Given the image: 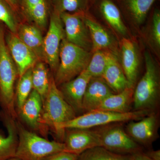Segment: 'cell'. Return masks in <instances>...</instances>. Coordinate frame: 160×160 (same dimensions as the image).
<instances>
[{"mask_svg":"<svg viewBox=\"0 0 160 160\" xmlns=\"http://www.w3.org/2000/svg\"><path fill=\"white\" fill-rule=\"evenodd\" d=\"M77 116L56 85L53 76H52L49 90L43 101L41 124L52 132L56 141L63 143L65 131L62 130L61 126Z\"/></svg>","mask_w":160,"mask_h":160,"instance_id":"cell-1","label":"cell"},{"mask_svg":"<svg viewBox=\"0 0 160 160\" xmlns=\"http://www.w3.org/2000/svg\"><path fill=\"white\" fill-rule=\"evenodd\" d=\"M18 76L17 68L7 48L4 28L0 24V107L15 119L18 118L15 90Z\"/></svg>","mask_w":160,"mask_h":160,"instance_id":"cell-2","label":"cell"},{"mask_svg":"<svg viewBox=\"0 0 160 160\" xmlns=\"http://www.w3.org/2000/svg\"><path fill=\"white\" fill-rule=\"evenodd\" d=\"M17 119L18 143L15 157L21 160H46L56 153L65 151L64 143L49 141L26 129Z\"/></svg>","mask_w":160,"mask_h":160,"instance_id":"cell-3","label":"cell"},{"mask_svg":"<svg viewBox=\"0 0 160 160\" xmlns=\"http://www.w3.org/2000/svg\"><path fill=\"white\" fill-rule=\"evenodd\" d=\"M90 52L66 39L60 45L59 63L53 79L58 86L76 78L87 68L91 59Z\"/></svg>","mask_w":160,"mask_h":160,"instance_id":"cell-4","label":"cell"},{"mask_svg":"<svg viewBox=\"0 0 160 160\" xmlns=\"http://www.w3.org/2000/svg\"><path fill=\"white\" fill-rule=\"evenodd\" d=\"M146 71L138 83L133 92L134 110H150L158 103L160 82L158 70L149 52L145 55Z\"/></svg>","mask_w":160,"mask_h":160,"instance_id":"cell-5","label":"cell"},{"mask_svg":"<svg viewBox=\"0 0 160 160\" xmlns=\"http://www.w3.org/2000/svg\"><path fill=\"white\" fill-rule=\"evenodd\" d=\"M148 110H133L121 113L106 110H96L85 112L64 123L61 129H91L115 123L138 121L150 113Z\"/></svg>","mask_w":160,"mask_h":160,"instance_id":"cell-6","label":"cell"},{"mask_svg":"<svg viewBox=\"0 0 160 160\" xmlns=\"http://www.w3.org/2000/svg\"><path fill=\"white\" fill-rule=\"evenodd\" d=\"M112 124L94 129L99 140L100 146L118 154L133 155L142 152L139 144L135 142L122 126Z\"/></svg>","mask_w":160,"mask_h":160,"instance_id":"cell-7","label":"cell"},{"mask_svg":"<svg viewBox=\"0 0 160 160\" xmlns=\"http://www.w3.org/2000/svg\"><path fill=\"white\" fill-rule=\"evenodd\" d=\"M62 25L60 14L53 10L50 16L48 31L44 38V50L46 63L54 74L59 63L60 45L65 35Z\"/></svg>","mask_w":160,"mask_h":160,"instance_id":"cell-8","label":"cell"},{"mask_svg":"<svg viewBox=\"0 0 160 160\" xmlns=\"http://www.w3.org/2000/svg\"><path fill=\"white\" fill-rule=\"evenodd\" d=\"M82 14L62 12L59 14L65 26L66 39L69 42L90 52L92 50L91 37L83 20Z\"/></svg>","mask_w":160,"mask_h":160,"instance_id":"cell-9","label":"cell"},{"mask_svg":"<svg viewBox=\"0 0 160 160\" xmlns=\"http://www.w3.org/2000/svg\"><path fill=\"white\" fill-rule=\"evenodd\" d=\"M43 101L41 96L32 89L29 97L18 111V117L31 129L47 139L49 130L41 123Z\"/></svg>","mask_w":160,"mask_h":160,"instance_id":"cell-10","label":"cell"},{"mask_svg":"<svg viewBox=\"0 0 160 160\" xmlns=\"http://www.w3.org/2000/svg\"><path fill=\"white\" fill-rule=\"evenodd\" d=\"M5 40L9 53L17 68L19 77L39 61L34 52L16 34L9 31L5 34Z\"/></svg>","mask_w":160,"mask_h":160,"instance_id":"cell-11","label":"cell"},{"mask_svg":"<svg viewBox=\"0 0 160 160\" xmlns=\"http://www.w3.org/2000/svg\"><path fill=\"white\" fill-rule=\"evenodd\" d=\"M158 117L154 112L139 120L129 121L126 126V132L138 144L149 145L158 136Z\"/></svg>","mask_w":160,"mask_h":160,"instance_id":"cell-12","label":"cell"},{"mask_svg":"<svg viewBox=\"0 0 160 160\" xmlns=\"http://www.w3.org/2000/svg\"><path fill=\"white\" fill-rule=\"evenodd\" d=\"M65 151L79 155L88 149L100 146L94 129H66L64 141Z\"/></svg>","mask_w":160,"mask_h":160,"instance_id":"cell-13","label":"cell"},{"mask_svg":"<svg viewBox=\"0 0 160 160\" xmlns=\"http://www.w3.org/2000/svg\"><path fill=\"white\" fill-rule=\"evenodd\" d=\"M92 78L85 69L76 78L58 86L63 97L76 113L82 111V101L86 87Z\"/></svg>","mask_w":160,"mask_h":160,"instance_id":"cell-14","label":"cell"},{"mask_svg":"<svg viewBox=\"0 0 160 160\" xmlns=\"http://www.w3.org/2000/svg\"><path fill=\"white\" fill-rule=\"evenodd\" d=\"M114 93L102 77L92 78L82 101L83 112L96 110L106 98Z\"/></svg>","mask_w":160,"mask_h":160,"instance_id":"cell-15","label":"cell"},{"mask_svg":"<svg viewBox=\"0 0 160 160\" xmlns=\"http://www.w3.org/2000/svg\"><path fill=\"white\" fill-rule=\"evenodd\" d=\"M122 69L129 88H134L138 72L139 61L137 49L133 42L124 38L121 42Z\"/></svg>","mask_w":160,"mask_h":160,"instance_id":"cell-16","label":"cell"},{"mask_svg":"<svg viewBox=\"0 0 160 160\" xmlns=\"http://www.w3.org/2000/svg\"><path fill=\"white\" fill-rule=\"evenodd\" d=\"M0 118L7 131L6 136L0 133V160H6L15 157L18 143L16 119L2 110Z\"/></svg>","mask_w":160,"mask_h":160,"instance_id":"cell-17","label":"cell"},{"mask_svg":"<svg viewBox=\"0 0 160 160\" xmlns=\"http://www.w3.org/2000/svg\"><path fill=\"white\" fill-rule=\"evenodd\" d=\"M16 35L34 52L39 61L46 63L44 50V38L41 29L35 25L22 24L18 26Z\"/></svg>","mask_w":160,"mask_h":160,"instance_id":"cell-18","label":"cell"},{"mask_svg":"<svg viewBox=\"0 0 160 160\" xmlns=\"http://www.w3.org/2000/svg\"><path fill=\"white\" fill-rule=\"evenodd\" d=\"M120 11L138 25L142 24L157 0H113Z\"/></svg>","mask_w":160,"mask_h":160,"instance_id":"cell-19","label":"cell"},{"mask_svg":"<svg viewBox=\"0 0 160 160\" xmlns=\"http://www.w3.org/2000/svg\"><path fill=\"white\" fill-rule=\"evenodd\" d=\"M26 17L40 29H45L49 15L48 0H21Z\"/></svg>","mask_w":160,"mask_h":160,"instance_id":"cell-20","label":"cell"},{"mask_svg":"<svg viewBox=\"0 0 160 160\" xmlns=\"http://www.w3.org/2000/svg\"><path fill=\"white\" fill-rule=\"evenodd\" d=\"M102 78L114 93H119L129 87L122 67L115 55H112Z\"/></svg>","mask_w":160,"mask_h":160,"instance_id":"cell-21","label":"cell"},{"mask_svg":"<svg viewBox=\"0 0 160 160\" xmlns=\"http://www.w3.org/2000/svg\"><path fill=\"white\" fill-rule=\"evenodd\" d=\"M133 92L134 88L128 87L119 93H113L105 99L97 109L121 113L131 111Z\"/></svg>","mask_w":160,"mask_h":160,"instance_id":"cell-22","label":"cell"},{"mask_svg":"<svg viewBox=\"0 0 160 160\" xmlns=\"http://www.w3.org/2000/svg\"><path fill=\"white\" fill-rule=\"evenodd\" d=\"M82 18L89 30L93 52L97 50L112 48L114 41L108 32L87 16L86 12L83 13Z\"/></svg>","mask_w":160,"mask_h":160,"instance_id":"cell-23","label":"cell"},{"mask_svg":"<svg viewBox=\"0 0 160 160\" xmlns=\"http://www.w3.org/2000/svg\"><path fill=\"white\" fill-rule=\"evenodd\" d=\"M97 6L101 15L115 30L122 35L127 34L122 12L113 0H99Z\"/></svg>","mask_w":160,"mask_h":160,"instance_id":"cell-24","label":"cell"},{"mask_svg":"<svg viewBox=\"0 0 160 160\" xmlns=\"http://www.w3.org/2000/svg\"><path fill=\"white\" fill-rule=\"evenodd\" d=\"M46 64L38 61L32 67V89L41 96L42 101L49 90L51 79Z\"/></svg>","mask_w":160,"mask_h":160,"instance_id":"cell-25","label":"cell"},{"mask_svg":"<svg viewBox=\"0 0 160 160\" xmlns=\"http://www.w3.org/2000/svg\"><path fill=\"white\" fill-rule=\"evenodd\" d=\"M78 160H134L132 155L115 153L101 146L86 150L78 155Z\"/></svg>","mask_w":160,"mask_h":160,"instance_id":"cell-26","label":"cell"},{"mask_svg":"<svg viewBox=\"0 0 160 160\" xmlns=\"http://www.w3.org/2000/svg\"><path fill=\"white\" fill-rule=\"evenodd\" d=\"M113 54L112 52L103 50L94 52L86 69L92 77H102Z\"/></svg>","mask_w":160,"mask_h":160,"instance_id":"cell-27","label":"cell"},{"mask_svg":"<svg viewBox=\"0 0 160 160\" xmlns=\"http://www.w3.org/2000/svg\"><path fill=\"white\" fill-rule=\"evenodd\" d=\"M32 68L20 77L17 85L15 102L17 114L18 111L22 108L33 89L32 81Z\"/></svg>","mask_w":160,"mask_h":160,"instance_id":"cell-28","label":"cell"},{"mask_svg":"<svg viewBox=\"0 0 160 160\" xmlns=\"http://www.w3.org/2000/svg\"><path fill=\"white\" fill-rule=\"evenodd\" d=\"M89 2V0H53L54 10L59 14L86 13Z\"/></svg>","mask_w":160,"mask_h":160,"instance_id":"cell-29","label":"cell"},{"mask_svg":"<svg viewBox=\"0 0 160 160\" xmlns=\"http://www.w3.org/2000/svg\"><path fill=\"white\" fill-rule=\"evenodd\" d=\"M12 9L4 0H0V22L6 26L9 31L16 34L18 26Z\"/></svg>","mask_w":160,"mask_h":160,"instance_id":"cell-30","label":"cell"},{"mask_svg":"<svg viewBox=\"0 0 160 160\" xmlns=\"http://www.w3.org/2000/svg\"><path fill=\"white\" fill-rule=\"evenodd\" d=\"M151 40L155 46L159 49L160 46V12L155 9L152 15L151 29Z\"/></svg>","mask_w":160,"mask_h":160,"instance_id":"cell-31","label":"cell"},{"mask_svg":"<svg viewBox=\"0 0 160 160\" xmlns=\"http://www.w3.org/2000/svg\"><path fill=\"white\" fill-rule=\"evenodd\" d=\"M78 155L64 151L51 156L46 160H78Z\"/></svg>","mask_w":160,"mask_h":160,"instance_id":"cell-32","label":"cell"},{"mask_svg":"<svg viewBox=\"0 0 160 160\" xmlns=\"http://www.w3.org/2000/svg\"><path fill=\"white\" fill-rule=\"evenodd\" d=\"M153 160H160V150H152L145 153Z\"/></svg>","mask_w":160,"mask_h":160,"instance_id":"cell-33","label":"cell"},{"mask_svg":"<svg viewBox=\"0 0 160 160\" xmlns=\"http://www.w3.org/2000/svg\"><path fill=\"white\" fill-rule=\"evenodd\" d=\"M134 160H153L142 152H138L132 155Z\"/></svg>","mask_w":160,"mask_h":160,"instance_id":"cell-34","label":"cell"},{"mask_svg":"<svg viewBox=\"0 0 160 160\" xmlns=\"http://www.w3.org/2000/svg\"><path fill=\"white\" fill-rule=\"evenodd\" d=\"M12 9L15 10L18 7V0H4Z\"/></svg>","mask_w":160,"mask_h":160,"instance_id":"cell-35","label":"cell"},{"mask_svg":"<svg viewBox=\"0 0 160 160\" xmlns=\"http://www.w3.org/2000/svg\"><path fill=\"white\" fill-rule=\"evenodd\" d=\"M6 160H21L20 159L18 158L15 157L12 158H10L9 159H7Z\"/></svg>","mask_w":160,"mask_h":160,"instance_id":"cell-36","label":"cell"}]
</instances>
